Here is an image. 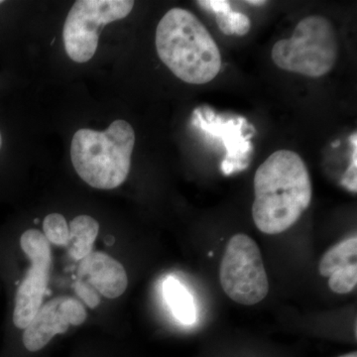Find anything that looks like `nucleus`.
I'll return each mask as SVG.
<instances>
[{
    "label": "nucleus",
    "instance_id": "6ab92c4d",
    "mask_svg": "<svg viewBox=\"0 0 357 357\" xmlns=\"http://www.w3.org/2000/svg\"><path fill=\"white\" fill-rule=\"evenodd\" d=\"M338 357H357L356 351L351 352V354H344Z\"/></svg>",
    "mask_w": 357,
    "mask_h": 357
},
{
    "label": "nucleus",
    "instance_id": "ddd939ff",
    "mask_svg": "<svg viewBox=\"0 0 357 357\" xmlns=\"http://www.w3.org/2000/svg\"><path fill=\"white\" fill-rule=\"evenodd\" d=\"M356 236L345 239L333 248L328 249L321 257L319 265V274L323 277L331 276L338 270L357 264Z\"/></svg>",
    "mask_w": 357,
    "mask_h": 357
},
{
    "label": "nucleus",
    "instance_id": "0eeeda50",
    "mask_svg": "<svg viewBox=\"0 0 357 357\" xmlns=\"http://www.w3.org/2000/svg\"><path fill=\"white\" fill-rule=\"evenodd\" d=\"M20 245L29 258L31 266L14 294L13 324L17 330L24 331L42 307L48 286L52 256L50 243L37 229L23 232Z\"/></svg>",
    "mask_w": 357,
    "mask_h": 357
},
{
    "label": "nucleus",
    "instance_id": "2eb2a0df",
    "mask_svg": "<svg viewBox=\"0 0 357 357\" xmlns=\"http://www.w3.org/2000/svg\"><path fill=\"white\" fill-rule=\"evenodd\" d=\"M357 285V264L338 270L328 277V287L333 293H351Z\"/></svg>",
    "mask_w": 357,
    "mask_h": 357
},
{
    "label": "nucleus",
    "instance_id": "f3484780",
    "mask_svg": "<svg viewBox=\"0 0 357 357\" xmlns=\"http://www.w3.org/2000/svg\"><path fill=\"white\" fill-rule=\"evenodd\" d=\"M357 154H356V144L354 145V150H352L351 164L349 168L345 171L344 177H342V183L345 189L349 190L352 192H357Z\"/></svg>",
    "mask_w": 357,
    "mask_h": 357
},
{
    "label": "nucleus",
    "instance_id": "f8f14e48",
    "mask_svg": "<svg viewBox=\"0 0 357 357\" xmlns=\"http://www.w3.org/2000/svg\"><path fill=\"white\" fill-rule=\"evenodd\" d=\"M164 294L174 314L181 323L192 325L196 321L194 299L180 282L172 277L167 279L164 283Z\"/></svg>",
    "mask_w": 357,
    "mask_h": 357
},
{
    "label": "nucleus",
    "instance_id": "9b49d317",
    "mask_svg": "<svg viewBox=\"0 0 357 357\" xmlns=\"http://www.w3.org/2000/svg\"><path fill=\"white\" fill-rule=\"evenodd\" d=\"M197 3L206 10L213 11L217 15L218 27L223 34L238 35L248 34L251 28L248 16L241 13L234 11L230 7L229 1H197Z\"/></svg>",
    "mask_w": 357,
    "mask_h": 357
},
{
    "label": "nucleus",
    "instance_id": "f03ea898",
    "mask_svg": "<svg viewBox=\"0 0 357 357\" xmlns=\"http://www.w3.org/2000/svg\"><path fill=\"white\" fill-rule=\"evenodd\" d=\"M160 60L183 82L210 83L222 69L217 42L191 11L173 8L160 20L155 37Z\"/></svg>",
    "mask_w": 357,
    "mask_h": 357
},
{
    "label": "nucleus",
    "instance_id": "aec40b11",
    "mask_svg": "<svg viewBox=\"0 0 357 357\" xmlns=\"http://www.w3.org/2000/svg\"><path fill=\"white\" fill-rule=\"evenodd\" d=\"M2 146V136L1 132H0V148Z\"/></svg>",
    "mask_w": 357,
    "mask_h": 357
},
{
    "label": "nucleus",
    "instance_id": "a211bd4d",
    "mask_svg": "<svg viewBox=\"0 0 357 357\" xmlns=\"http://www.w3.org/2000/svg\"><path fill=\"white\" fill-rule=\"evenodd\" d=\"M246 3H248L249 6H260L266 4L267 1H264V0H248Z\"/></svg>",
    "mask_w": 357,
    "mask_h": 357
},
{
    "label": "nucleus",
    "instance_id": "423d86ee",
    "mask_svg": "<svg viewBox=\"0 0 357 357\" xmlns=\"http://www.w3.org/2000/svg\"><path fill=\"white\" fill-rule=\"evenodd\" d=\"M134 6L131 0H77L66 18L63 40L68 56L76 63L95 56L103 26L123 20Z\"/></svg>",
    "mask_w": 357,
    "mask_h": 357
},
{
    "label": "nucleus",
    "instance_id": "7ed1b4c3",
    "mask_svg": "<svg viewBox=\"0 0 357 357\" xmlns=\"http://www.w3.org/2000/svg\"><path fill=\"white\" fill-rule=\"evenodd\" d=\"M134 144V129L121 119L112 122L105 131L79 129L70 146L73 166L91 187L115 189L128 177Z\"/></svg>",
    "mask_w": 357,
    "mask_h": 357
},
{
    "label": "nucleus",
    "instance_id": "4468645a",
    "mask_svg": "<svg viewBox=\"0 0 357 357\" xmlns=\"http://www.w3.org/2000/svg\"><path fill=\"white\" fill-rule=\"evenodd\" d=\"M44 236L47 241L55 245H67L69 241V225L60 213H50L43 222Z\"/></svg>",
    "mask_w": 357,
    "mask_h": 357
},
{
    "label": "nucleus",
    "instance_id": "412c9836",
    "mask_svg": "<svg viewBox=\"0 0 357 357\" xmlns=\"http://www.w3.org/2000/svg\"><path fill=\"white\" fill-rule=\"evenodd\" d=\"M3 3V1H2V0H0V4H2Z\"/></svg>",
    "mask_w": 357,
    "mask_h": 357
},
{
    "label": "nucleus",
    "instance_id": "dca6fc26",
    "mask_svg": "<svg viewBox=\"0 0 357 357\" xmlns=\"http://www.w3.org/2000/svg\"><path fill=\"white\" fill-rule=\"evenodd\" d=\"M75 292L86 303V306L91 307H98L100 303V296L96 293V290L91 287L89 284L84 283L83 281H77L74 284Z\"/></svg>",
    "mask_w": 357,
    "mask_h": 357
},
{
    "label": "nucleus",
    "instance_id": "20e7f679",
    "mask_svg": "<svg viewBox=\"0 0 357 357\" xmlns=\"http://www.w3.org/2000/svg\"><path fill=\"white\" fill-rule=\"evenodd\" d=\"M337 31L330 20L311 15L298 23L292 36L276 42L271 56L277 67L310 77H321L335 68L338 58Z\"/></svg>",
    "mask_w": 357,
    "mask_h": 357
},
{
    "label": "nucleus",
    "instance_id": "1a4fd4ad",
    "mask_svg": "<svg viewBox=\"0 0 357 357\" xmlns=\"http://www.w3.org/2000/svg\"><path fill=\"white\" fill-rule=\"evenodd\" d=\"M77 275L103 297L115 299L126 292L128 277L126 269L114 258L102 252H91L81 260Z\"/></svg>",
    "mask_w": 357,
    "mask_h": 357
},
{
    "label": "nucleus",
    "instance_id": "6e6552de",
    "mask_svg": "<svg viewBox=\"0 0 357 357\" xmlns=\"http://www.w3.org/2000/svg\"><path fill=\"white\" fill-rule=\"evenodd\" d=\"M86 319V309L79 300L54 298L40 307L31 323L23 331L22 349L29 354L41 351L54 337L67 332L70 326H81Z\"/></svg>",
    "mask_w": 357,
    "mask_h": 357
},
{
    "label": "nucleus",
    "instance_id": "9d476101",
    "mask_svg": "<svg viewBox=\"0 0 357 357\" xmlns=\"http://www.w3.org/2000/svg\"><path fill=\"white\" fill-rule=\"evenodd\" d=\"M69 231L67 246L70 256L74 259H84L93 250L100 225L89 215H79L70 222Z\"/></svg>",
    "mask_w": 357,
    "mask_h": 357
},
{
    "label": "nucleus",
    "instance_id": "39448f33",
    "mask_svg": "<svg viewBox=\"0 0 357 357\" xmlns=\"http://www.w3.org/2000/svg\"><path fill=\"white\" fill-rule=\"evenodd\" d=\"M220 280L230 299L244 306H253L266 298V270L260 249L251 237L238 234L229 239L220 262Z\"/></svg>",
    "mask_w": 357,
    "mask_h": 357
},
{
    "label": "nucleus",
    "instance_id": "f257e3e1",
    "mask_svg": "<svg viewBox=\"0 0 357 357\" xmlns=\"http://www.w3.org/2000/svg\"><path fill=\"white\" fill-rule=\"evenodd\" d=\"M252 218L257 229L275 236L293 227L311 204L312 185L306 163L291 150H278L255 176Z\"/></svg>",
    "mask_w": 357,
    "mask_h": 357
}]
</instances>
